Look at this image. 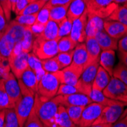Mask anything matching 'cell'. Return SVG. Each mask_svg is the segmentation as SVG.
Here are the masks:
<instances>
[{
	"label": "cell",
	"instance_id": "14",
	"mask_svg": "<svg viewBox=\"0 0 127 127\" xmlns=\"http://www.w3.org/2000/svg\"><path fill=\"white\" fill-rule=\"evenodd\" d=\"M103 30L110 37L118 40L121 39L127 32V26L119 21L104 20Z\"/></svg>",
	"mask_w": 127,
	"mask_h": 127
},
{
	"label": "cell",
	"instance_id": "54",
	"mask_svg": "<svg viewBox=\"0 0 127 127\" xmlns=\"http://www.w3.org/2000/svg\"><path fill=\"white\" fill-rule=\"evenodd\" d=\"M5 113V110H0V127H3L4 126Z\"/></svg>",
	"mask_w": 127,
	"mask_h": 127
},
{
	"label": "cell",
	"instance_id": "16",
	"mask_svg": "<svg viewBox=\"0 0 127 127\" xmlns=\"http://www.w3.org/2000/svg\"><path fill=\"white\" fill-rule=\"evenodd\" d=\"M83 72V68L74 64H71L62 69L63 84L76 85Z\"/></svg>",
	"mask_w": 127,
	"mask_h": 127
},
{
	"label": "cell",
	"instance_id": "36",
	"mask_svg": "<svg viewBox=\"0 0 127 127\" xmlns=\"http://www.w3.org/2000/svg\"><path fill=\"white\" fill-rule=\"evenodd\" d=\"M47 2L44 0H37L32 2H30L27 7L23 10L21 12L19 13L18 15H34L37 14L39 11L43 8V6L46 5Z\"/></svg>",
	"mask_w": 127,
	"mask_h": 127
},
{
	"label": "cell",
	"instance_id": "32",
	"mask_svg": "<svg viewBox=\"0 0 127 127\" xmlns=\"http://www.w3.org/2000/svg\"><path fill=\"white\" fill-rule=\"evenodd\" d=\"M105 20L119 21L127 26V8L124 5H119Z\"/></svg>",
	"mask_w": 127,
	"mask_h": 127
},
{
	"label": "cell",
	"instance_id": "21",
	"mask_svg": "<svg viewBox=\"0 0 127 127\" xmlns=\"http://www.w3.org/2000/svg\"><path fill=\"white\" fill-rule=\"evenodd\" d=\"M87 11L85 0H72L68 8L67 18L73 21L82 16Z\"/></svg>",
	"mask_w": 127,
	"mask_h": 127
},
{
	"label": "cell",
	"instance_id": "15",
	"mask_svg": "<svg viewBox=\"0 0 127 127\" xmlns=\"http://www.w3.org/2000/svg\"><path fill=\"white\" fill-rule=\"evenodd\" d=\"M85 43L87 53H88V61L85 67V68L86 67H88V65L91 64L95 63H99L101 49L95 37L86 38Z\"/></svg>",
	"mask_w": 127,
	"mask_h": 127
},
{
	"label": "cell",
	"instance_id": "9",
	"mask_svg": "<svg viewBox=\"0 0 127 127\" xmlns=\"http://www.w3.org/2000/svg\"><path fill=\"white\" fill-rule=\"evenodd\" d=\"M125 104H115L104 107L100 117L94 124H113L122 116L125 110Z\"/></svg>",
	"mask_w": 127,
	"mask_h": 127
},
{
	"label": "cell",
	"instance_id": "59",
	"mask_svg": "<svg viewBox=\"0 0 127 127\" xmlns=\"http://www.w3.org/2000/svg\"><path fill=\"white\" fill-rule=\"evenodd\" d=\"M0 15H2V16L5 17V15H4V11H3V9H2L1 5H0Z\"/></svg>",
	"mask_w": 127,
	"mask_h": 127
},
{
	"label": "cell",
	"instance_id": "22",
	"mask_svg": "<svg viewBox=\"0 0 127 127\" xmlns=\"http://www.w3.org/2000/svg\"><path fill=\"white\" fill-rule=\"evenodd\" d=\"M88 61V53L85 47V43H78L77 46L73 50V56H72V63L78 67L84 68L86 65Z\"/></svg>",
	"mask_w": 127,
	"mask_h": 127
},
{
	"label": "cell",
	"instance_id": "41",
	"mask_svg": "<svg viewBox=\"0 0 127 127\" xmlns=\"http://www.w3.org/2000/svg\"><path fill=\"white\" fill-rule=\"evenodd\" d=\"M72 56H73V50L68 52H64V53H59L56 56L57 60H58V62L60 64L62 69L72 64Z\"/></svg>",
	"mask_w": 127,
	"mask_h": 127
},
{
	"label": "cell",
	"instance_id": "11",
	"mask_svg": "<svg viewBox=\"0 0 127 127\" xmlns=\"http://www.w3.org/2000/svg\"><path fill=\"white\" fill-rule=\"evenodd\" d=\"M8 63L11 72L17 79H20L22 74L28 68V53L22 52L16 56H9Z\"/></svg>",
	"mask_w": 127,
	"mask_h": 127
},
{
	"label": "cell",
	"instance_id": "29",
	"mask_svg": "<svg viewBox=\"0 0 127 127\" xmlns=\"http://www.w3.org/2000/svg\"><path fill=\"white\" fill-rule=\"evenodd\" d=\"M28 66L32 69L39 78V80L45 74V71L43 70L42 63L40 59L34 55L32 52L28 53Z\"/></svg>",
	"mask_w": 127,
	"mask_h": 127
},
{
	"label": "cell",
	"instance_id": "20",
	"mask_svg": "<svg viewBox=\"0 0 127 127\" xmlns=\"http://www.w3.org/2000/svg\"><path fill=\"white\" fill-rule=\"evenodd\" d=\"M115 57H116V53L115 50H102L100 55L99 60V65L103 68L109 73V75L112 77L113 72L115 64Z\"/></svg>",
	"mask_w": 127,
	"mask_h": 127
},
{
	"label": "cell",
	"instance_id": "37",
	"mask_svg": "<svg viewBox=\"0 0 127 127\" xmlns=\"http://www.w3.org/2000/svg\"><path fill=\"white\" fill-rule=\"evenodd\" d=\"M3 127H19L18 117L14 108L5 110V122Z\"/></svg>",
	"mask_w": 127,
	"mask_h": 127
},
{
	"label": "cell",
	"instance_id": "12",
	"mask_svg": "<svg viewBox=\"0 0 127 127\" xmlns=\"http://www.w3.org/2000/svg\"><path fill=\"white\" fill-rule=\"evenodd\" d=\"M88 21V11L72 22L70 37L78 43H83L86 40V25Z\"/></svg>",
	"mask_w": 127,
	"mask_h": 127
},
{
	"label": "cell",
	"instance_id": "52",
	"mask_svg": "<svg viewBox=\"0 0 127 127\" xmlns=\"http://www.w3.org/2000/svg\"><path fill=\"white\" fill-rule=\"evenodd\" d=\"M7 21L5 18L4 16L2 15H0V37L2 36V34L4 33L6 26H7Z\"/></svg>",
	"mask_w": 127,
	"mask_h": 127
},
{
	"label": "cell",
	"instance_id": "8",
	"mask_svg": "<svg viewBox=\"0 0 127 127\" xmlns=\"http://www.w3.org/2000/svg\"><path fill=\"white\" fill-rule=\"evenodd\" d=\"M104 108L100 103L91 102L83 109L82 117L78 123V127H88L93 125L100 117L102 110Z\"/></svg>",
	"mask_w": 127,
	"mask_h": 127
},
{
	"label": "cell",
	"instance_id": "30",
	"mask_svg": "<svg viewBox=\"0 0 127 127\" xmlns=\"http://www.w3.org/2000/svg\"><path fill=\"white\" fill-rule=\"evenodd\" d=\"M34 39H35V37L31 29V27H25L24 36L21 41L23 52L29 53L32 51Z\"/></svg>",
	"mask_w": 127,
	"mask_h": 127
},
{
	"label": "cell",
	"instance_id": "61",
	"mask_svg": "<svg viewBox=\"0 0 127 127\" xmlns=\"http://www.w3.org/2000/svg\"><path fill=\"white\" fill-rule=\"evenodd\" d=\"M123 5H124V6H125V7H126V8H127V2H126V3H125V4H124Z\"/></svg>",
	"mask_w": 127,
	"mask_h": 127
},
{
	"label": "cell",
	"instance_id": "50",
	"mask_svg": "<svg viewBox=\"0 0 127 127\" xmlns=\"http://www.w3.org/2000/svg\"><path fill=\"white\" fill-rule=\"evenodd\" d=\"M22 52H23V50H22V47H21V42L16 43L9 56H18Z\"/></svg>",
	"mask_w": 127,
	"mask_h": 127
},
{
	"label": "cell",
	"instance_id": "10",
	"mask_svg": "<svg viewBox=\"0 0 127 127\" xmlns=\"http://www.w3.org/2000/svg\"><path fill=\"white\" fill-rule=\"evenodd\" d=\"M56 100L60 105L66 107L81 106L85 107L92 102L91 99L86 95L82 93H75L68 95H56Z\"/></svg>",
	"mask_w": 127,
	"mask_h": 127
},
{
	"label": "cell",
	"instance_id": "13",
	"mask_svg": "<svg viewBox=\"0 0 127 127\" xmlns=\"http://www.w3.org/2000/svg\"><path fill=\"white\" fill-rule=\"evenodd\" d=\"M3 80L8 96L15 107V104L21 97V92L18 81L11 72L5 78H3Z\"/></svg>",
	"mask_w": 127,
	"mask_h": 127
},
{
	"label": "cell",
	"instance_id": "46",
	"mask_svg": "<svg viewBox=\"0 0 127 127\" xmlns=\"http://www.w3.org/2000/svg\"><path fill=\"white\" fill-rule=\"evenodd\" d=\"M10 70L11 69L8 59L0 57V76L2 77V78H5L11 72Z\"/></svg>",
	"mask_w": 127,
	"mask_h": 127
},
{
	"label": "cell",
	"instance_id": "49",
	"mask_svg": "<svg viewBox=\"0 0 127 127\" xmlns=\"http://www.w3.org/2000/svg\"><path fill=\"white\" fill-rule=\"evenodd\" d=\"M118 50L119 51L127 53V32L125 35L118 41Z\"/></svg>",
	"mask_w": 127,
	"mask_h": 127
},
{
	"label": "cell",
	"instance_id": "17",
	"mask_svg": "<svg viewBox=\"0 0 127 127\" xmlns=\"http://www.w3.org/2000/svg\"><path fill=\"white\" fill-rule=\"evenodd\" d=\"M104 20L92 15L88 14V21L86 25V38L95 37L97 34L103 30Z\"/></svg>",
	"mask_w": 127,
	"mask_h": 127
},
{
	"label": "cell",
	"instance_id": "42",
	"mask_svg": "<svg viewBox=\"0 0 127 127\" xmlns=\"http://www.w3.org/2000/svg\"><path fill=\"white\" fill-rule=\"evenodd\" d=\"M37 14L34 15H17L15 21L18 24L25 26V27H31L36 21Z\"/></svg>",
	"mask_w": 127,
	"mask_h": 127
},
{
	"label": "cell",
	"instance_id": "7",
	"mask_svg": "<svg viewBox=\"0 0 127 127\" xmlns=\"http://www.w3.org/2000/svg\"><path fill=\"white\" fill-rule=\"evenodd\" d=\"M99 65V63H95L88 65L83 70L76 85L79 89L80 93L86 95L89 97L92 89V84H93L95 78L96 76Z\"/></svg>",
	"mask_w": 127,
	"mask_h": 127
},
{
	"label": "cell",
	"instance_id": "55",
	"mask_svg": "<svg viewBox=\"0 0 127 127\" xmlns=\"http://www.w3.org/2000/svg\"><path fill=\"white\" fill-rule=\"evenodd\" d=\"M112 124H93L88 127H111Z\"/></svg>",
	"mask_w": 127,
	"mask_h": 127
},
{
	"label": "cell",
	"instance_id": "31",
	"mask_svg": "<svg viewBox=\"0 0 127 127\" xmlns=\"http://www.w3.org/2000/svg\"><path fill=\"white\" fill-rule=\"evenodd\" d=\"M68 6H55L50 8V20L59 24L67 17Z\"/></svg>",
	"mask_w": 127,
	"mask_h": 127
},
{
	"label": "cell",
	"instance_id": "2",
	"mask_svg": "<svg viewBox=\"0 0 127 127\" xmlns=\"http://www.w3.org/2000/svg\"><path fill=\"white\" fill-rule=\"evenodd\" d=\"M18 81L21 88V97L15 104L14 109L18 117L19 127H23L33 107L36 94L26 87L21 79H18Z\"/></svg>",
	"mask_w": 127,
	"mask_h": 127
},
{
	"label": "cell",
	"instance_id": "33",
	"mask_svg": "<svg viewBox=\"0 0 127 127\" xmlns=\"http://www.w3.org/2000/svg\"><path fill=\"white\" fill-rule=\"evenodd\" d=\"M78 43L75 41L70 35L61 37L58 40V50L59 53L72 51L75 49Z\"/></svg>",
	"mask_w": 127,
	"mask_h": 127
},
{
	"label": "cell",
	"instance_id": "62",
	"mask_svg": "<svg viewBox=\"0 0 127 127\" xmlns=\"http://www.w3.org/2000/svg\"><path fill=\"white\" fill-rule=\"evenodd\" d=\"M56 127H62V126H59V125H57V126H56Z\"/></svg>",
	"mask_w": 127,
	"mask_h": 127
},
{
	"label": "cell",
	"instance_id": "48",
	"mask_svg": "<svg viewBox=\"0 0 127 127\" xmlns=\"http://www.w3.org/2000/svg\"><path fill=\"white\" fill-rule=\"evenodd\" d=\"M29 0H18L17 4H16V6H15V11L14 12L16 14V15H18L20 12L24 10L27 5L29 4Z\"/></svg>",
	"mask_w": 127,
	"mask_h": 127
},
{
	"label": "cell",
	"instance_id": "24",
	"mask_svg": "<svg viewBox=\"0 0 127 127\" xmlns=\"http://www.w3.org/2000/svg\"><path fill=\"white\" fill-rule=\"evenodd\" d=\"M20 79L26 87H28L30 90H31L34 94H37L40 80L37 78V75L34 73V72L29 66L24 72V73L22 74Z\"/></svg>",
	"mask_w": 127,
	"mask_h": 127
},
{
	"label": "cell",
	"instance_id": "60",
	"mask_svg": "<svg viewBox=\"0 0 127 127\" xmlns=\"http://www.w3.org/2000/svg\"><path fill=\"white\" fill-rule=\"evenodd\" d=\"M34 1H37V0H29V2H34ZM44 1H46L47 2L49 0H44Z\"/></svg>",
	"mask_w": 127,
	"mask_h": 127
},
{
	"label": "cell",
	"instance_id": "4",
	"mask_svg": "<svg viewBox=\"0 0 127 127\" xmlns=\"http://www.w3.org/2000/svg\"><path fill=\"white\" fill-rule=\"evenodd\" d=\"M58 40H47L39 35L34 39L32 53L40 60L54 57L59 53Z\"/></svg>",
	"mask_w": 127,
	"mask_h": 127
},
{
	"label": "cell",
	"instance_id": "47",
	"mask_svg": "<svg viewBox=\"0 0 127 127\" xmlns=\"http://www.w3.org/2000/svg\"><path fill=\"white\" fill-rule=\"evenodd\" d=\"M72 1V0H49L44 6L48 8L55 6H65V5L69 6Z\"/></svg>",
	"mask_w": 127,
	"mask_h": 127
},
{
	"label": "cell",
	"instance_id": "40",
	"mask_svg": "<svg viewBox=\"0 0 127 127\" xmlns=\"http://www.w3.org/2000/svg\"><path fill=\"white\" fill-rule=\"evenodd\" d=\"M112 77L117 78L127 85V68L120 62L114 67Z\"/></svg>",
	"mask_w": 127,
	"mask_h": 127
},
{
	"label": "cell",
	"instance_id": "28",
	"mask_svg": "<svg viewBox=\"0 0 127 127\" xmlns=\"http://www.w3.org/2000/svg\"><path fill=\"white\" fill-rule=\"evenodd\" d=\"M56 122L57 124L62 127H78L72 121L67 113L65 107L62 105L59 106L57 110Z\"/></svg>",
	"mask_w": 127,
	"mask_h": 127
},
{
	"label": "cell",
	"instance_id": "1",
	"mask_svg": "<svg viewBox=\"0 0 127 127\" xmlns=\"http://www.w3.org/2000/svg\"><path fill=\"white\" fill-rule=\"evenodd\" d=\"M59 106L60 104L55 97L52 99H46L37 94L35 95L33 108L39 120L44 126L56 127L58 125L56 122V116Z\"/></svg>",
	"mask_w": 127,
	"mask_h": 127
},
{
	"label": "cell",
	"instance_id": "38",
	"mask_svg": "<svg viewBox=\"0 0 127 127\" xmlns=\"http://www.w3.org/2000/svg\"><path fill=\"white\" fill-rule=\"evenodd\" d=\"M84 107H81V106H70L65 107L69 117H70L72 121L77 126L78 125L81 117H82V113Z\"/></svg>",
	"mask_w": 127,
	"mask_h": 127
},
{
	"label": "cell",
	"instance_id": "34",
	"mask_svg": "<svg viewBox=\"0 0 127 127\" xmlns=\"http://www.w3.org/2000/svg\"><path fill=\"white\" fill-rule=\"evenodd\" d=\"M10 108H14V106L5 91L3 78H0V110Z\"/></svg>",
	"mask_w": 127,
	"mask_h": 127
},
{
	"label": "cell",
	"instance_id": "63",
	"mask_svg": "<svg viewBox=\"0 0 127 127\" xmlns=\"http://www.w3.org/2000/svg\"><path fill=\"white\" fill-rule=\"evenodd\" d=\"M43 127H48V126H44V125H43Z\"/></svg>",
	"mask_w": 127,
	"mask_h": 127
},
{
	"label": "cell",
	"instance_id": "58",
	"mask_svg": "<svg viewBox=\"0 0 127 127\" xmlns=\"http://www.w3.org/2000/svg\"><path fill=\"white\" fill-rule=\"evenodd\" d=\"M127 115V107L124 110V111H123V114H122V116H121V117L120 118H123V117H125Z\"/></svg>",
	"mask_w": 127,
	"mask_h": 127
},
{
	"label": "cell",
	"instance_id": "27",
	"mask_svg": "<svg viewBox=\"0 0 127 127\" xmlns=\"http://www.w3.org/2000/svg\"><path fill=\"white\" fill-rule=\"evenodd\" d=\"M59 25L57 23L53 21L50 20L46 25L43 32L40 34V36L47 40H56L59 39Z\"/></svg>",
	"mask_w": 127,
	"mask_h": 127
},
{
	"label": "cell",
	"instance_id": "3",
	"mask_svg": "<svg viewBox=\"0 0 127 127\" xmlns=\"http://www.w3.org/2000/svg\"><path fill=\"white\" fill-rule=\"evenodd\" d=\"M60 84H63L62 70L53 73L45 72L40 79L37 94L46 99H52L56 96Z\"/></svg>",
	"mask_w": 127,
	"mask_h": 127
},
{
	"label": "cell",
	"instance_id": "26",
	"mask_svg": "<svg viewBox=\"0 0 127 127\" xmlns=\"http://www.w3.org/2000/svg\"><path fill=\"white\" fill-rule=\"evenodd\" d=\"M25 26L18 24L17 21L14 20L12 21H9L8 24H7L5 31L11 34V37H12L16 41V43H18V42H21L23 38L24 33H25Z\"/></svg>",
	"mask_w": 127,
	"mask_h": 127
},
{
	"label": "cell",
	"instance_id": "64",
	"mask_svg": "<svg viewBox=\"0 0 127 127\" xmlns=\"http://www.w3.org/2000/svg\"><path fill=\"white\" fill-rule=\"evenodd\" d=\"M125 117H126V120H127V115H126V116Z\"/></svg>",
	"mask_w": 127,
	"mask_h": 127
},
{
	"label": "cell",
	"instance_id": "51",
	"mask_svg": "<svg viewBox=\"0 0 127 127\" xmlns=\"http://www.w3.org/2000/svg\"><path fill=\"white\" fill-rule=\"evenodd\" d=\"M111 127H127V120L126 117L119 119L116 123L112 124Z\"/></svg>",
	"mask_w": 127,
	"mask_h": 127
},
{
	"label": "cell",
	"instance_id": "23",
	"mask_svg": "<svg viewBox=\"0 0 127 127\" xmlns=\"http://www.w3.org/2000/svg\"><path fill=\"white\" fill-rule=\"evenodd\" d=\"M110 79L111 76L109 75V73L104 68L99 65L96 76L95 78L93 84H92V89L103 91L109 84Z\"/></svg>",
	"mask_w": 127,
	"mask_h": 127
},
{
	"label": "cell",
	"instance_id": "35",
	"mask_svg": "<svg viewBox=\"0 0 127 127\" xmlns=\"http://www.w3.org/2000/svg\"><path fill=\"white\" fill-rule=\"evenodd\" d=\"M41 63H42V66L45 72L53 73L57 71L62 70L60 64L58 62V60H57L56 56L52 57V58H50V59L41 60Z\"/></svg>",
	"mask_w": 127,
	"mask_h": 127
},
{
	"label": "cell",
	"instance_id": "25",
	"mask_svg": "<svg viewBox=\"0 0 127 127\" xmlns=\"http://www.w3.org/2000/svg\"><path fill=\"white\" fill-rule=\"evenodd\" d=\"M89 97L91 99L92 102L100 103V104H102L104 107L110 106V105H115V104H124V103H123L121 102L108 98L107 97H106L104 95H103V91L95 90V89H91V91L89 95Z\"/></svg>",
	"mask_w": 127,
	"mask_h": 127
},
{
	"label": "cell",
	"instance_id": "43",
	"mask_svg": "<svg viewBox=\"0 0 127 127\" xmlns=\"http://www.w3.org/2000/svg\"><path fill=\"white\" fill-rule=\"evenodd\" d=\"M23 127H43V123L37 116L35 110L33 107L29 117Z\"/></svg>",
	"mask_w": 127,
	"mask_h": 127
},
{
	"label": "cell",
	"instance_id": "44",
	"mask_svg": "<svg viewBox=\"0 0 127 127\" xmlns=\"http://www.w3.org/2000/svg\"><path fill=\"white\" fill-rule=\"evenodd\" d=\"M75 93H80L77 85H70L67 84H60L56 95H68Z\"/></svg>",
	"mask_w": 127,
	"mask_h": 127
},
{
	"label": "cell",
	"instance_id": "39",
	"mask_svg": "<svg viewBox=\"0 0 127 127\" xmlns=\"http://www.w3.org/2000/svg\"><path fill=\"white\" fill-rule=\"evenodd\" d=\"M72 21L68 19L67 17L63 19L61 22H60L59 25V33H58V37L59 39L65 36L70 35V33L72 31Z\"/></svg>",
	"mask_w": 127,
	"mask_h": 127
},
{
	"label": "cell",
	"instance_id": "18",
	"mask_svg": "<svg viewBox=\"0 0 127 127\" xmlns=\"http://www.w3.org/2000/svg\"><path fill=\"white\" fill-rule=\"evenodd\" d=\"M102 50H118V40L110 37L104 30L99 32L95 37Z\"/></svg>",
	"mask_w": 127,
	"mask_h": 127
},
{
	"label": "cell",
	"instance_id": "57",
	"mask_svg": "<svg viewBox=\"0 0 127 127\" xmlns=\"http://www.w3.org/2000/svg\"><path fill=\"white\" fill-rule=\"evenodd\" d=\"M114 2L119 5V4H125L126 2H127V0H114Z\"/></svg>",
	"mask_w": 127,
	"mask_h": 127
},
{
	"label": "cell",
	"instance_id": "19",
	"mask_svg": "<svg viewBox=\"0 0 127 127\" xmlns=\"http://www.w3.org/2000/svg\"><path fill=\"white\" fill-rule=\"evenodd\" d=\"M16 41L8 32L4 33L0 37V57L4 59H8L12 51Z\"/></svg>",
	"mask_w": 127,
	"mask_h": 127
},
{
	"label": "cell",
	"instance_id": "56",
	"mask_svg": "<svg viewBox=\"0 0 127 127\" xmlns=\"http://www.w3.org/2000/svg\"><path fill=\"white\" fill-rule=\"evenodd\" d=\"M18 1V0H10V3H11V11H15V6H16V4H17Z\"/></svg>",
	"mask_w": 127,
	"mask_h": 127
},
{
	"label": "cell",
	"instance_id": "45",
	"mask_svg": "<svg viewBox=\"0 0 127 127\" xmlns=\"http://www.w3.org/2000/svg\"><path fill=\"white\" fill-rule=\"evenodd\" d=\"M0 5H1L3 11L4 15L6 21H10L11 15V5L10 3V0H0Z\"/></svg>",
	"mask_w": 127,
	"mask_h": 127
},
{
	"label": "cell",
	"instance_id": "5",
	"mask_svg": "<svg viewBox=\"0 0 127 127\" xmlns=\"http://www.w3.org/2000/svg\"><path fill=\"white\" fill-rule=\"evenodd\" d=\"M88 14L107 19L119 5L114 0H85Z\"/></svg>",
	"mask_w": 127,
	"mask_h": 127
},
{
	"label": "cell",
	"instance_id": "6",
	"mask_svg": "<svg viewBox=\"0 0 127 127\" xmlns=\"http://www.w3.org/2000/svg\"><path fill=\"white\" fill-rule=\"evenodd\" d=\"M103 93L108 98L121 102L127 106V85L117 78L111 77Z\"/></svg>",
	"mask_w": 127,
	"mask_h": 127
},
{
	"label": "cell",
	"instance_id": "53",
	"mask_svg": "<svg viewBox=\"0 0 127 127\" xmlns=\"http://www.w3.org/2000/svg\"><path fill=\"white\" fill-rule=\"evenodd\" d=\"M119 58H120V63L127 68V53L119 51Z\"/></svg>",
	"mask_w": 127,
	"mask_h": 127
}]
</instances>
